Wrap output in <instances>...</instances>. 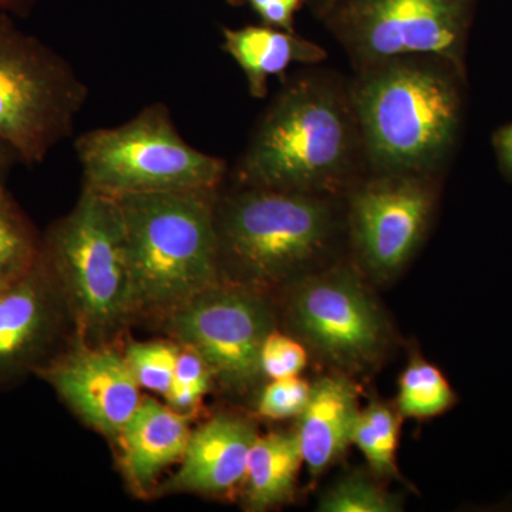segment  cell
<instances>
[{
    "label": "cell",
    "mask_w": 512,
    "mask_h": 512,
    "mask_svg": "<svg viewBox=\"0 0 512 512\" xmlns=\"http://www.w3.org/2000/svg\"><path fill=\"white\" fill-rule=\"evenodd\" d=\"M399 414L380 402L360 410L352 444H355L376 474L396 476V451L399 446Z\"/></svg>",
    "instance_id": "obj_20"
},
{
    "label": "cell",
    "mask_w": 512,
    "mask_h": 512,
    "mask_svg": "<svg viewBox=\"0 0 512 512\" xmlns=\"http://www.w3.org/2000/svg\"><path fill=\"white\" fill-rule=\"evenodd\" d=\"M369 175L348 77L308 66L281 82L231 177L239 187L345 197Z\"/></svg>",
    "instance_id": "obj_1"
},
{
    "label": "cell",
    "mask_w": 512,
    "mask_h": 512,
    "mask_svg": "<svg viewBox=\"0 0 512 512\" xmlns=\"http://www.w3.org/2000/svg\"><path fill=\"white\" fill-rule=\"evenodd\" d=\"M90 429L119 439L143 397L126 359L106 346L74 339L37 375Z\"/></svg>",
    "instance_id": "obj_13"
},
{
    "label": "cell",
    "mask_w": 512,
    "mask_h": 512,
    "mask_svg": "<svg viewBox=\"0 0 512 512\" xmlns=\"http://www.w3.org/2000/svg\"><path fill=\"white\" fill-rule=\"evenodd\" d=\"M20 164L18 154L9 144L0 140V184H8V178L16 165Z\"/></svg>",
    "instance_id": "obj_29"
},
{
    "label": "cell",
    "mask_w": 512,
    "mask_h": 512,
    "mask_svg": "<svg viewBox=\"0 0 512 512\" xmlns=\"http://www.w3.org/2000/svg\"><path fill=\"white\" fill-rule=\"evenodd\" d=\"M440 185L429 175L369 174L345 195L349 242L370 275L393 278L409 264L433 222Z\"/></svg>",
    "instance_id": "obj_10"
},
{
    "label": "cell",
    "mask_w": 512,
    "mask_h": 512,
    "mask_svg": "<svg viewBox=\"0 0 512 512\" xmlns=\"http://www.w3.org/2000/svg\"><path fill=\"white\" fill-rule=\"evenodd\" d=\"M477 0H338L319 19L353 70L390 57L439 56L467 72Z\"/></svg>",
    "instance_id": "obj_8"
},
{
    "label": "cell",
    "mask_w": 512,
    "mask_h": 512,
    "mask_svg": "<svg viewBox=\"0 0 512 512\" xmlns=\"http://www.w3.org/2000/svg\"><path fill=\"white\" fill-rule=\"evenodd\" d=\"M174 342L195 350L222 386L242 392L262 375L261 352L275 329L261 292L220 281L163 319Z\"/></svg>",
    "instance_id": "obj_9"
},
{
    "label": "cell",
    "mask_w": 512,
    "mask_h": 512,
    "mask_svg": "<svg viewBox=\"0 0 512 512\" xmlns=\"http://www.w3.org/2000/svg\"><path fill=\"white\" fill-rule=\"evenodd\" d=\"M225 2L235 8L247 6L264 25L289 30V32H296V13L305 6V0H225Z\"/></svg>",
    "instance_id": "obj_27"
},
{
    "label": "cell",
    "mask_w": 512,
    "mask_h": 512,
    "mask_svg": "<svg viewBox=\"0 0 512 512\" xmlns=\"http://www.w3.org/2000/svg\"><path fill=\"white\" fill-rule=\"evenodd\" d=\"M369 174L443 178L467 106V72L439 56L390 57L349 79Z\"/></svg>",
    "instance_id": "obj_2"
},
{
    "label": "cell",
    "mask_w": 512,
    "mask_h": 512,
    "mask_svg": "<svg viewBox=\"0 0 512 512\" xmlns=\"http://www.w3.org/2000/svg\"><path fill=\"white\" fill-rule=\"evenodd\" d=\"M293 288L289 320L316 352L345 369L375 362L384 343L383 320L352 269L333 266L306 276Z\"/></svg>",
    "instance_id": "obj_11"
},
{
    "label": "cell",
    "mask_w": 512,
    "mask_h": 512,
    "mask_svg": "<svg viewBox=\"0 0 512 512\" xmlns=\"http://www.w3.org/2000/svg\"><path fill=\"white\" fill-rule=\"evenodd\" d=\"M74 326L55 276L39 256L25 275L0 286V392L39 375Z\"/></svg>",
    "instance_id": "obj_12"
},
{
    "label": "cell",
    "mask_w": 512,
    "mask_h": 512,
    "mask_svg": "<svg viewBox=\"0 0 512 512\" xmlns=\"http://www.w3.org/2000/svg\"><path fill=\"white\" fill-rule=\"evenodd\" d=\"M322 512H396L402 510L396 497L362 476H349L329 488L320 498Z\"/></svg>",
    "instance_id": "obj_23"
},
{
    "label": "cell",
    "mask_w": 512,
    "mask_h": 512,
    "mask_svg": "<svg viewBox=\"0 0 512 512\" xmlns=\"http://www.w3.org/2000/svg\"><path fill=\"white\" fill-rule=\"evenodd\" d=\"M254 424L232 414H218L191 431L190 440L173 476L161 485V494L220 495L244 483L249 451L254 446Z\"/></svg>",
    "instance_id": "obj_14"
},
{
    "label": "cell",
    "mask_w": 512,
    "mask_h": 512,
    "mask_svg": "<svg viewBox=\"0 0 512 512\" xmlns=\"http://www.w3.org/2000/svg\"><path fill=\"white\" fill-rule=\"evenodd\" d=\"M37 0H0V12L13 18L25 19L32 15Z\"/></svg>",
    "instance_id": "obj_30"
},
{
    "label": "cell",
    "mask_w": 512,
    "mask_h": 512,
    "mask_svg": "<svg viewBox=\"0 0 512 512\" xmlns=\"http://www.w3.org/2000/svg\"><path fill=\"white\" fill-rule=\"evenodd\" d=\"M178 352L180 345L174 340H156L130 343L123 356L138 386L165 397L173 384Z\"/></svg>",
    "instance_id": "obj_22"
},
{
    "label": "cell",
    "mask_w": 512,
    "mask_h": 512,
    "mask_svg": "<svg viewBox=\"0 0 512 512\" xmlns=\"http://www.w3.org/2000/svg\"><path fill=\"white\" fill-rule=\"evenodd\" d=\"M491 143L501 174L505 180L512 183V123L498 128Z\"/></svg>",
    "instance_id": "obj_28"
},
{
    "label": "cell",
    "mask_w": 512,
    "mask_h": 512,
    "mask_svg": "<svg viewBox=\"0 0 512 512\" xmlns=\"http://www.w3.org/2000/svg\"><path fill=\"white\" fill-rule=\"evenodd\" d=\"M221 281L261 291L298 278L333 251L345 197L239 187L215 200Z\"/></svg>",
    "instance_id": "obj_3"
},
{
    "label": "cell",
    "mask_w": 512,
    "mask_h": 512,
    "mask_svg": "<svg viewBox=\"0 0 512 512\" xmlns=\"http://www.w3.org/2000/svg\"><path fill=\"white\" fill-rule=\"evenodd\" d=\"M222 50L237 63L249 94L258 100L268 96L271 77L284 82L293 64L318 66L328 57L325 47L318 43L264 23L222 28Z\"/></svg>",
    "instance_id": "obj_16"
},
{
    "label": "cell",
    "mask_w": 512,
    "mask_h": 512,
    "mask_svg": "<svg viewBox=\"0 0 512 512\" xmlns=\"http://www.w3.org/2000/svg\"><path fill=\"white\" fill-rule=\"evenodd\" d=\"M308 363L301 343L274 329L266 336L261 352L262 375L275 379L299 376Z\"/></svg>",
    "instance_id": "obj_26"
},
{
    "label": "cell",
    "mask_w": 512,
    "mask_h": 512,
    "mask_svg": "<svg viewBox=\"0 0 512 512\" xmlns=\"http://www.w3.org/2000/svg\"><path fill=\"white\" fill-rule=\"evenodd\" d=\"M456 403V393L436 366L414 360L399 383L397 407L404 417L427 419L447 412Z\"/></svg>",
    "instance_id": "obj_21"
},
{
    "label": "cell",
    "mask_w": 512,
    "mask_h": 512,
    "mask_svg": "<svg viewBox=\"0 0 512 512\" xmlns=\"http://www.w3.org/2000/svg\"><path fill=\"white\" fill-rule=\"evenodd\" d=\"M191 430L184 414L144 397L121 431V464L128 484L137 494L147 495L168 467L180 463Z\"/></svg>",
    "instance_id": "obj_15"
},
{
    "label": "cell",
    "mask_w": 512,
    "mask_h": 512,
    "mask_svg": "<svg viewBox=\"0 0 512 512\" xmlns=\"http://www.w3.org/2000/svg\"><path fill=\"white\" fill-rule=\"evenodd\" d=\"M218 192L113 197L126 234L136 316L163 320L221 281L215 229Z\"/></svg>",
    "instance_id": "obj_4"
},
{
    "label": "cell",
    "mask_w": 512,
    "mask_h": 512,
    "mask_svg": "<svg viewBox=\"0 0 512 512\" xmlns=\"http://www.w3.org/2000/svg\"><path fill=\"white\" fill-rule=\"evenodd\" d=\"M359 412L357 390L348 377L326 376L312 384L296 431L312 474L323 473L348 450Z\"/></svg>",
    "instance_id": "obj_17"
},
{
    "label": "cell",
    "mask_w": 512,
    "mask_h": 512,
    "mask_svg": "<svg viewBox=\"0 0 512 512\" xmlns=\"http://www.w3.org/2000/svg\"><path fill=\"white\" fill-rule=\"evenodd\" d=\"M336 2L338 0H305V6L319 20Z\"/></svg>",
    "instance_id": "obj_31"
},
{
    "label": "cell",
    "mask_w": 512,
    "mask_h": 512,
    "mask_svg": "<svg viewBox=\"0 0 512 512\" xmlns=\"http://www.w3.org/2000/svg\"><path fill=\"white\" fill-rule=\"evenodd\" d=\"M40 258L55 276L80 342L101 346L136 318L126 234L117 202L84 188L42 235Z\"/></svg>",
    "instance_id": "obj_5"
},
{
    "label": "cell",
    "mask_w": 512,
    "mask_h": 512,
    "mask_svg": "<svg viewBox=\"0 0 512 512\" xmlns=\"http://www.w3.org/2000/svg\"><path fill=\"white\" fill-rule=\"evenodd\" d=\"M303 463L301 444L292 431L256 437L249 451L245 504L249 511H266L292 497Z\"/></svg>",
    "instance_id": "obj_18"
},
{
    "label": "cell",
    "mask_w": 512,
    "mask_h": 512,
    "mask_svg": "<svg viewBox=\"0 0 512 512\" xmlns=\"http://www.w3.org/2000/svg\"><path fill=\"white\" fill-rule=\"evenodd\" d=\"M212 380L214 376L205 360L195 350L180 346L173 384L165 394L168 406L177 413L191 412L210 392Z\"/></svg>",
    "instance_id": "obj_24"
},
{
    "label": "cell",
    "mask_w": 512,
    "mask_h": 512,
    "mask_svg": "<svg viewBox=\"0 0 512 512\" xmlns=\"http://www.w3.org/2000/svg\"><path fill=\"white\" fill-rule=\"evenodd\" d=\"M83 187L109 197L221 190L228 164L178 133L163 103L148 104L120 126L86 131L74 141Z\"/></svg>",
    "instance_id": "obj_6"
},
{
    "label": "cell",
    "mask_w": 512,
    "mask_h": 512,
    "mask_svg": "<svg viewBox=\"0 0 512 512\" xmlns=\"http://www.w3.org/2000/svg\"><path fill=\"white\" fill-rule=\"evenodd\" d=\"M42 235L13 198L8 184H0V286L15 281L39 261Z\"/></svg>",
    "instance_id": "obj_19"
},
{
    "label": "cell",
    "mask_w": 512,
    "mask_h": 512,
    "mask_svg": "<svg viewBox=\"0 0 512 512\" xmlns=\"http://www.w3.org/2000/svg\"><path fill=\"white\" fill-rule=\"evenodd\" d=\"M89 87L69 60L0 12V140L26 167L72 137Z\"/></svg>",
    "instance_id": "obj_7"
},
{
    "label": "cell",
    "mask_w": 512,
    "mask_h": 512,
    "mask_svg": "<svg viewBox=\"0 0 512 512\" xmlns=\"http://www.w3.org/2000/svg\"><path fill=\"white\" fill-rule=\"evenodd\" d=\"M311 389V384L299 376L275 379L262 390L258 413L269 420L299 417L308 404Z\"/></svg>",
    "instance_id": "obj_25"
}]
</instances>
